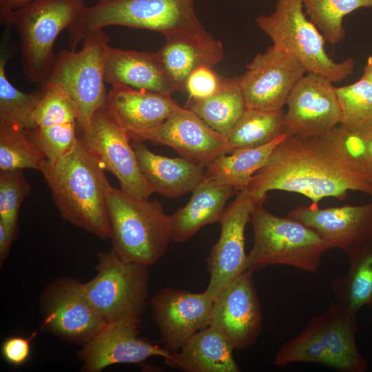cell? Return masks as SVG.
<instances>
[{
  "instance_id": "ab89813d",
  "label": "cell",
  "mask_w": 372,
  "mask_h": 372,
  "mask_svg": "<svg viewBox=\"0 0 372 372\" xmlns=\"http://www.w3.org/2000/svg\"><path fill=\"white\" fill-rule=\"evenodd\" d=\"M15 240L14 236L0 223V266L4 265L9 255L12 243Z\"/></svg>"
},
{
  "instance_id": "5b68a950",
  "label": "cell",
  "mask_w": 372,
  "mask_h": 372,
  "mask_svg": "<svg viewBox=\"0 0 372 372\" xmlns=\"http://www.w3.org/2000/svg\"><path fill=\"white\" fill-rule=\"evenodd\" d=\"M107 203L112 249L126 261L147 266L158 262L172 240L169 216L160 203L110 186Z\"/></svg>"
},
{
  "instance_id": "30bf717a",
  "label": "cell",
  "mask_w": 372,
  "mask_h": 372,
  "mask_svg": "<svg viewBox=\"0 0 372 372\" xmlns=\"http://www.w3.org/2000/svg\"><path fill=\"white\" fill-rule=\"evenodd\" d=\"M96 274L83 283L85 293L106 322L141 316L148 297L147 265L121 258L112 249L97 256Z\"/></svg>"
},
{
  "instance_id": "8d00e7d4",
  "label": "cell",
  "mask_w": 372,
  "mask_h": 372,
  "mask_svg": "<svg viewBox=\"0 0 372 372\" xmlns=\"http://www.w3.org/2000/svg\"><path fill=\"white\" fill-rule=\"evenodd\" d=\"M223 80L212 68L200 67L187 77L185 90L188 99H203L214 94L220 87Z\"/></svg>"
},
{
  "instance_id": "83f0119b",
  "label": "cell",
  "mask_w": 372,
  "mask_h": 372,
  "mask_svg": "<svg viewBox=\"0 0 372 372\" xmlns=\"http://www.w3.org/2000/svg\"><path fill=\"white\" fill-rule=\"evenodd\" d=\"M6 27L1 37L0 55V123L14 125L25 130L34 129L33 115L43 96L40 90L26 93L15 87L6 74V64L17 50L10 30Z\"/></svg>"
},
{
  "instance_id": "9a60e30c",
  "label": "cell",
  "mask_w": 372,
  "mask_h": 372,
  "mask_svg": "<svg viewBox=\"0 0 372 372\" xmlns=\"http://www.w3.org/2000/svg\"><path fill=\"white\" fill-rule=\"evenodd\" d=\"M141 316H129L107 322L78 351L82 361L81 371L100 372L116 364H138L150 357L165 360L172 353L139 337Z\"/></svg>"
},
{
  "instance_id": "74e56055",
  "label": "cell",
  "mask_w": 372,
  "mask_h": 372,
  "mask_svg": "<svg viewBox=\"0 0 372 372\" xmlns=\"http://www.w3.org/2000/svg\"><path fill=\"white\" fill-rule=\"evenodd\" d=\"M36 334L34 333L28 338L19 335L7 338L1 346L3 359L15 366L25 364L30 355L31 340Z\"/></svg>"
},
{
  "instance_id": "d590c367",
  "label": "cell",
  "mask_w": 372,
  "mask_h": 372,
  "mask_svg": "<svg viewBox=\"0 0 372 372\" xmlns=\"http://www.w3.org/2000/svg\"><path fill=\"white\" fill-rule=\"evenodd\" d=\"M31 185L23 169L0 171V223L16 238L20 207Z\"/></svg>"
},
{
  "instance_id": "ffe728a7",
  "label": "cell",
  "mask_w": 372,
  "mask_h": 372,
  "mask_svg": "<svg viewBox=\"0 0 372 372\" xmlns=\"http://www.w3.org/2000/svg\"><path fill=\"white\" fill-rule=\"evenodd\" d=\"M41 87L43 96L33 115L34 127L27 134L45 158L54 162L69 154L78 142L79 111L59 87L50 83Z\"/></svg>"
},
{
  "instance_id": "2e32d148",
  "label": "cell",
  "mask_w": 372,
  "mask_h": 372,
  "mask_svg": "<svg viewBox=\"0 0 372 372\" xmlns=\"http://www.w3.org/2000/svg\"><path fill=\"white\" fill-rule=\"evenodd\" d=\"M332 83L315 73H308L299 80L287 101L285 134L320 136L341 123V108Z\"/></svg>"
},
{
  "instance_id": "3957f363",
  "label": "cell",
  "mask_w": 372,
  "mask_h": 372,
  "mask_svg": "<svg viewBox=\"0 0 372 372\" xmlns=\"http://www.w3.org/2000/svg\"><path fill=\"white\" fill-rule=\"evenodd\" d=\"M356 317L357 313L331 301L325 312L312 317L302 331L279 348L274 364L285 367L308 362L342 372H364L368 363L357 345Z\"/></svg>"
},
{
  "instance_id": "52a82bcc",
  "label": "cell",
  "mask_w": 372,
  "mask_h": 372,
  "mask_svg": "<svg viewBox=\"0 0 372 372\" xmlns=\"http://www.w3.org/2000/svg\"><path fill=\"white\" fill-rule=\"evenodd\" d=\"M84 8L83 0H32L11 12L5 26L17 30L23 70L28 81L41 85L47 80L56 58V38Z\"/></svg>"
},
{
  "instance_id": "4dcf8cb0",
  "label": "cell",
  "mask_w": 372,
  "mask_h": 372,
  "mask_svg": "<svg viewBox=\"0 0 372 372\" xmlns=\"http://www.w3.org/2000/svg\"><path fill=\"white\" fill-rule=\"evenodd\" d=\"M348 259V272L335 278L331 287L335 302L358 313L363 306L372 307V244Z\"/></svg>"
},
{
  "instance_id": "b9f144b4",
  "label": "cell",
  "mask_w": 372,
  "mask_h": 372,
  "mask_svg": "<svg viewBox=\"0 0 372 372\" xmlns=\"http://www.w3.org/2000/svg\"><path fill=\"white\" fill-rule=\"evenodd\" d=\"M361 79L372 85V56H369L367 59L366 64L363 70V75Z\"/></svg>"
},
{
  "instance_id": "ac0fdd59",
  "label": "cell",
  "mask_w": 372,
  "mask_h": 372,
  "mask_svg": "<svg viewBox=\"0 0 372 372\" xmlns=\"http://www.w3.org/2000/svg\"><path fill=\"white\" fill-rule=\"evenodd\" d=\"M213 299L205 291L194 293L167 287L151 299L153 320L171 353L198 331L209 326Z\"/></svg>"
},
{
  "instance_id": "e0dca14e",
  "label": "cell",
  "mask_w": 372,
  "mask_h": 372,
  "mask_svg": "<svg viewBox=\"0 0 372 372\" xmlns=\"http://www.w3.org/2000/svg\"><path fill=\"white\" fill-rule=\"evenodd\" d=\"M256 203L246 190L238 192L219 220L220 237L207 258L210 278L205 291L213 300L224 287L247 270L245 230Z\"/></svg>"
},
{
  "instance_id": "d6a6232c",
  "label": "cell",
  "mask_w": 372,
  "mask_h": 372,
  "mask_svg": "<svg viewBox=\"0 0 372 372\" xmlns=\"http://www.w3.org/2000/svg\"><path fill=\"white\" fill-rule=\"evenodd\" d=\"M335 91L342 112L340 126L362 140L372 137V85L360 79Z\"/></svg>"
},
{
  "instance_id": "4fadbf2b",
  "label": "cell",
  "mask_w": 372,
  "mask_h": 372,
  "mask_svg": "<svg viewBox=\"0 0 372 372\" xmlns=\"http://www.w3.org/2000/svg\"><path fill=\"white\" fill-rule=\"evenodd\" d=\"M249 269L224 287L213 300L209 326L234 349L252 346L262 329L260 300Z\"/></svg>"
},
{
  "instance_id": "7a4b0ae2",
  "label": "cell",
  "mask_w": 372,
  "mask_h": 372,
  "mask_svg": "<svg viewBox=\"0 0 372 372\" xmlns=\"http://www.w3.org/2000/svg\"><path fill=\"white\" fill-rule=\"evenodd\" d=\"M39 171L63 220L102 240L110 238L107 198L111 185L104 169L79 139L75 147L59 160L45 158Z\"/></svg>"
},
{
  "instance_id": "f35d334b",
  "label": "cell",
  "mask_w": 372,
  "mask_h": 372,
  "mask_svg": "<svg viewBox=\"0 0 372 372\" xmlns=\"http://www.w3.org/2000/svg\"><path fill=\"white\" fill-rule=\"evenodd\" d=\"M32 0H0V19L2 25L7 24L11 12Z\"/></svg>"
},
{
  "instance_id": "9c48e42d",
  "label": "cell",
  "mask_w": 372,
  "mask_h": 372,
  "mask_svg": "<svg viewBox=\"0 0 372 372\" xmlns=\"http://www.w3.org/2000/svg\"><path fill=\"white\" fill-rule=\"evenodd\" d=\"M109 41L108 34L99 30L82 41L79 51L62 50L43 83L59 87L74 103L79 111L77 127L87 125L94 114L105 105L104 65Z\"/></svg>"
},
{
  "instance_id": "e575fe53",
  "label": "cell",
  "mask_w": 372,
  "mask_h": 372,
  "mask_svg": "<svg viewBox=\"0 0 372 372\" xmlns=\"http://www.w3.org/2000/svg\"><path fill=\"white\" fill-rule=\"evenodd\" d=\"M45 157L29 139L27 130L0 123V171L40 169Z\"/></svg>"
},
{
  "instance_id": "277c9868",
  "label": "cell",
  "mask_w": 372,
  "mask_h": 372,
  "mask_svg": "<svg viewBox=\"0 0 372 372\" xmlns=\"http://www.w3.org/2000/svg\"><path fill=\"white\" fill-rule=\"evenodd\" d=\"M194 0H99L82 10L68 28L70 49L76 50L91 33L111 25L159 32L165 37L205 30Z\"/></svg>"
},
{
  "instance_id": "60d3db41",
  "label": "cell",
  "mask_w": 372,
  "mask_h": 372,
  "mask_svg": "<svg viewBox=\"0 0 372 372\" xmlns=\"http://www.w3.org/2000/svg\"><path fill=\"white\" fill-rule=\"evenodd\" d=\"M360 159L372 181V137L364 141L361 151Z\"/></svg>"
},
{
  "instance_id": "5bb4252c",
  "label": "cell",
  "mask_w": 372,
  "mask_h": 372,
  "mask_svg": "<svg viewBox=\"0 0 372 372\" xmlns=\"http://www.w3.org/2000/svg\"><path fill=\"white\" fill-rule=\"evenodd\" d=\"M306 72L298 60L273 45L256 55L237 79L247 108L278 111Z\"/></svg>"
},
{
  "instance_id": "f1b7e54d",
  "label": "cell",
  "mask_w": 372,
  "mask_h": 372,
  "mask_svg": "<svg viewBox=\"0 0 372 372\" xmlns=\"http://www.w3.org/2000/svg\"><path fill=\"white\" fill-rule=\"evenodd\" d=\"M287 136L282 134L260 147L236 150L229 156L221 155L205 167V177L238 192L245 190L253 175L265 164L274 149Z\"/></svg>"
},
{
  "instance_id": "ba28073f",
  "label": "cell",
  "mask_w": 372,
  "mask_h": 372,
  "mask_svg": "<svg viewBox=\"0 0 372 372\" xmlns=\"http://www.w3.org/2000/svg\"><path fill=\"white\" fill-rule=\"evenodd\" d=\"M302 0H277L275 11L255 18L273 45L298 60L308 73L340 82L353 72L354 60L337 63L325 50L326 40L303 11Z\"/></svg>"
},
{
  "instance_id": "484cf974",
  "label": "cell",
  "mask_w": 372,
  "mask_h": 372,
  "mask_svg": "<svg viewBox=\"0 0 372 372\" xmlns=\"http://www.w3.org/2000/svg\"><path fill=\"white\" fill-rule=\"evenodd\" d=\"M235 192L225 185L205 177L192 192L188 203L169 215L172 240L187 241L204 226L219 222L226 202Z\"/></svg>"
},
{
  "instance_id": "4316f807",
  "label": "cell",
  "mask_w": 372,
  "mask_h": 372,
  "mask_svg": "<svg viewBox=\"0 0 372 372\" xmlns=\"http://www.w3.org/2000/svg\"><path fill=\"white\" fill-rule=\"evenodd\" d=\"M234 350L218 332L208 326L190 337L165 361L170 367L186 372H238Z\"/></svg>"
},
{
  "instance_id": "603a6c76",
  "label": "cell",
  "mask_w": 372,
  "mask_h": 372,
  "mask_svg": "<svg viewBox=\"0 0 372 372\" xmlns=\"http://www.w3.org/2000/svg\"><path fill=\"white\" fill-rule=\"evenodd\" d=\"M165 38L158 52L177 91L185 90L187 79L193 71L203 66L213 68L224 57L221 42L205 30L175 33Z\"/></svg>"
},
{
  "instance_id": "8fae6325",
  "label": "cell",
  "mask_w": 372,
  "mask_h": 372,
  "mask_svg": "<svg viewBox=\"0 0 372 372\" xmlns=\"http://www.w3.org/2000/svg\"><path fill=\"white\" fill-rule=\"evenodd\" d=\"M77 130L82 145L102 169L117 178L123 192L145 199L155 192L141 171L130 139L105 105Z\"/></svg>"
},
{
  "instance_id": "cb8c5ba5",
  "label": "cell",
  "mask_w": 372,
  "mask_h": 372,
  "mask_svg": "<svg viewBox=\"0 0 372 372\" xmlns=\"http://www.w3.org/2000/svg\"><path fill=\"white\" fill-rule=\"evenodd\" d=\"M105 83L123 84L136 89L172 94L176 88L170 80L159 52L107 49L104 65Z\"/></svg>"
},
{
  "instance_id": "7402d4cb",
  "label": "cell",
  "mask_w": 372,
  "mask_h": 372,
  "mask_svg": "<svg viewBox=\"0 0 372 372\" xmlns=\"http://www.w3.org/2000/svg\"><path fill=\"white\" fill-rule=\"evenodd\" d=\"M149 141L168 146L180 157L203 167L217 157L231 153L225 135L209 127L192 110L182 107L165 121Z\"/></svg>"
},
{
  "instance_id": "d6986e66",
  "label": "cell",
  "mask_w": 372,
  "mask_h": 372,
  "mask_svg": "<svg viewBox=\"0 0 372 372\" xmlns=\"http://www.w3.org/2000/svg\"><path fill=\"white\" fill-rule=\"evenodd\" d=\"M288 217L313 229L331 249H342L348 258L372 244V200L324 209L300 206Z\"/></svg>"
},
{
  "instance_id": "f546056e",
  "label": "cell",
  "mask_w": 372,
  "mask_h": 372,
  "mask_svg": "<svg viewBox=\"0 0 372 372\" xmlns=\"http://www.w3.org/2000/svg\"><path fill=\"white\" fill-rule=\"evenodd\" d=\"M209 127L227 136L247 109L237 78L223 79L219 89L203 99H188L186 106Z\"/></svg>"
},
{
  "instance_id": "d4e9b609",
  "label": "cell",
  "mask_w": 372,
  "mask_h": 372,
  "mask_svg": "<svg viewBox=\"0 0 372 372\" xmlns=\"http://www.w3.org/2000/svg\"><path fill=\"white\" fill-rule=\"evenodd\" d=\"M138 165L155 192L176 198L192 192L204 179L205 167L182 157L169 158L151 152L142 142H134Z\"/></svg>"
},
{
  "instance_id": "8992f818",
  "label": "cell",
  "mask_w": 372,
  "mask_h": 372,
  "mask_svg": "<svg viewBox=\"0 0 372 372\" xmlns=\"http://www.w3.org/2000/svg\"><path fill=\"white\" fill-rule=\"evenodd\" d=\"M263 204L256 203L251 215L254 245L247 254V269L283 265L316 272L322 254L331 249L327 242L304 224L271 214Z\"/></svg>"
},
{
  "instance_id": "1f68e13d",
  "label": "cell",
  "mask_w": 372,
  "mask_h": 372,
  "mask_svg": "<svg viewBox=\"0 0 372 372\" xmlns=\"http://www.w3.org/2000/svg\"><path fill=\"white\" fill-rule=\"evenodd\" d=\"M284 116L283 110L267 111L247 108L225 136L231 153L260 147L285 134Z\"/></svg>"
},
{
  "instance_id": "836d02e7",
  "label": "cell",
  "mask_w": 372,
  "mask_h": 372,
  "mask_svg": "<svg viewBox=\"0 0 372 372\" xmlns=\"http://www.w3.org/2000/svg\"><path fill=\"white\" fill-rule=\"evenodd\" d=\"M305 13L324 36L334 45L345 37L343 18L361 8H372V0H302Z\"/></svg>"
},
{
  "instance_id": "44dd1931",
  "label": "cell",
  "mask_w": 372,
  "mask_h": 372,
  "mask_svg": "<svg viewBox=\"0 0 372 372\" xmlns=\"http://www.w3.org/2000/svg\"><path fill=\"white\" fill-rule=\"evenodd\" d=\"M106 107L133 142L150 141L165 121L180 106L170 94L111 85Z\"/></svg>"
},
{
  "instance_id": "6da1fadb",
  "label": "cell",
  "mask_w": 372,
  "mask_h": 372,
  "mask_svg": "<svg viewBox=\"0 0 372 372\" xmlns=\"http://www.w3.org/2000/svg\"><path fill=\"white\" fill-rule=\"evenodd\" d=\"M362 144L340 126L320 136H287L245 190L256 203H264L272 190L298 193L316 208L324 198L344 200L349 191L372 198V181L360 160Z\"/></svg>"
},
{
  "instance_id": "7c38bea8",
  "label": "cell",
  "mask_w": 372,
  "mask_h": 372,
  "mask_svg": "<svg viewBox=\"0 0 372 372\" xmlns=\"http://www.w3.org/2000/svg\"><path fill=\"white\" fill-rule=\"evenodd\" d=\"M39 302L41 329L70 342L84 344L107 323L89 302L83 283L72 277L48 284Z\"/></svg>"
},
{
  "instance_id": "7bdbcfd3",
  "label": "cell",
  "mask_w": 372,
  "mask_h": 372,
  "mask_svg": "<svg viewBox=\"0 0 372 372\" xmlns=\"http://www.w3.org/2000/svg\"><path fill=\"white\" fill-rule=\"evenodd\" d=\"M97 1H99V0H97Z\"/></svg>"
}]
</instances>
